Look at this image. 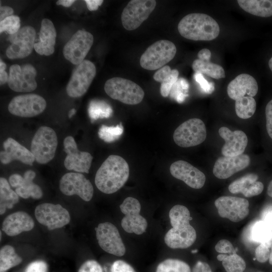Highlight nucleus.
I'll return each mask as SVG.
<instances>
[{"mask_svg":"<svg viewBox=\"0 0 272 272\" xmlns=\"http://www.w3.org/2000/svg\"><path fill=\"white\" fill-rule=\"evenodd\" d=\"M188 88L189 84L187 80L182 78H179L173 85L169 94L170 96L181 103L187 96Z\"/></svg>","mask_w":272,"mask_h":272,"instance_id":"ea45409f","label":"nucleus"},{"mask_svg":"<svg viewBox=\"0 0 272 272\" xmlns=\"http://www.w3.org/2000/svg\"><path fill=\"white\" fill-rule=\"evenodd\" d=\"M104 91L112 99L128 105H136L142 102L145 93L135 83L120 77L108 79L104 85Z\"/></svg>","mask_w":272,"mask_h":272,"instance_id":"7ed1b4c3","label":"nucleus"},{"mask_svg":"<svg viewBox=\"0 0 272 272\" xmlns=\"http://www.w3.org/2000/svg\"><path fill=\"white\" fill-rule=\"evenodd\" d=\"M262 220L266 223L272 228V206L264 210L262 215Z\"/></svg>","mask_w":272,"mask_h":272,"instance_id":"864d4df0","label":"nucleus"},{"mask_svg":"<svg viewBox=\"0 0 272 272\" xmlns=\"http://www.w3.org/2000/svg\"><path fill=\"white\" fill-rule=\"evenodd\" d=\"M95 231L98 243L103 250L117 256L125 254V246L115 225L109 222L102 223L95 228Z\"/></svg>","mask_w":272,"mask_h":272,"instance_id":"2eb2a0df","label":"nucleus"},{"mask_svg":"<svg viewBox=\"0 0 272 272\" xmlns=\"http://www.w3.org/2000/svg\"><path fill=\"white\" fill-rule=\"evenodd\" d=\"M239 6L245 11L261 17L272 16V0H238Z\"/></svg>","mask_w":272,"mask_h":272,"instance_id":"c756f323","label":"nucleus"},{"mask_svg":"<svg viewBox=\"0 0 272 272\" xmlns=\"http://www.w3.org/2000/svg\"><path fill=\"white\" fill-rule=\"evenodd\" d=\"M214 203L221 217L233 222L244 220L249 212V203L244 198L222 196L218 198Z\"/></svg>","mask_w":272,"mask_h":272,"instance_id":"f3484780","label":"nucleus"},{"mask_svg":"<svg viewBox=\"0 0 272 272\" xmlns=\"http://www.w3.org/2000/svg\"><path fill=\"white\" fill-rule=\"evenodd\" d=\"M78 272H103L102 267L96 260L90 259L84 262Z\"/></svg>","mask_w":272,"mask_h":272,"instance_id":"37998d69","label":"nucleus"},{"mask_svg":"<svg viewBox=\"0 0 272 272\" xmlns=\"http://www.w3.org/2000/svg\"><path fill=\"white\" fill-rule=\"evenodd\" d=\"M9 75L5 71H0V84H5L8 82Z\"/></svg>","mask_w":272,"mask_h":272,"instance_id":"4d7b16f0","label":"nucleus"},{"mask_svg":"<svg viewBox=\"0 0 272 272\" xmlns=\"http://www.w3.org/2000/svg\"><path fill=\"white\" fill-rule=\"evenodd\" d=\"M245 238L249 242L272 246V228L263 220L252 222L247 228Z\"/></svg>","mask_w":272,"mask_h":272,"instance_id":"cd10ccee","label":"nucleus"},{"mask_svg":"<svg viewBox=\"0 0 272 272\" xmlns=\"http://www.w3.org/2000/svg\"><path fill=\"white\" fill-rule=\"evenodd\" d=\"M22 261V258L16 252L14 247L6 245L0 250V272H6Z\"/></svg>","mask_w":272,"mask_h":272,"instance_id":"473e14b6","label":"nucleus"},{"mask_svg":"<svg viewBox=\"0 0 272 272\" xmlns=\"http://www.w3.org/2000/svg\"><path fill=\"white\" fill-rule=\"evenodd\" d=\"M156 272H191L189 265L177 259L168 258L160 262Z\"/></svg>","mask_w":272,"mask_h":272,"instance_id":"c9c22d12","label":"nucleus"},{"mask_svg":"<svg viewBox=\"0 0 272 272\" xmlns=\"http://www.w3.org/2000/svg\"><path fill=\"white\" fill-rule=\"evenodd\" d=\"M19 201V195L12 189L7 180L0 178V214L3 215L7 209H11Z\"/></svg>","mask_w":272,"mask_h":272,"instance_id":"7c9ffc66","label":"nucleus"},{"mask_svg":"<svg viewBox=\"0 0 272 272\" xmlns=\"http://www.w3.org/2000/svg\"><path fill=\"white\" fill-rule=\"evenodd\" d=\"M196 239V233L189 222L176 223L172 225L165 234L164 241L170 248H187L191 246Z\"/></svg>","mask_w":272,"mask_h":272,"instance_id":"6ab92c4d","label":"nucleus"},{"mask_svg":"<svg viewBox=\"0 0 272 272\" xmlns=\"http://www.w3.org/2000/svg\"><path fill=\"white\" fill-rule=\"evenodd\" d=\"M250 162V157L246 154L234 157L222 156L215 162L213 169V174L219 179H227L246 168Z\"/></svg>","mask_w":272,"mask_h":272,"instance_id":"412c9836","label":"nucleus"},{"mask_svg":"<svg viewBox=\"0 0 272 272\" xmlns=\"http://www.w3.org/2000/svg\"><path fill=\"white\" fill-rule=\"evenodd\" d=\"M268 260H269V263H270V264L272 265V246L271 247V248H270V255H269Z\"/></svg>","mask_w":272,"mask_h":272,"instance_id":"0e129e2a","label":"nucleus"},{"mask_svg":"<svg viewBox=\"0 0 272 272\" xmlns=\"http://www.w3.org/2000/svg\"><path fill=\"white\" fill-rule=\"evenodd\" d=\"M219 134L225 142L221 150L224 156L234 157L243 154L248 144L247 137L243 131H232L223 126L219 128Z\"/></svg>","mask_w":272,"mask_h":272,"instance_id":"4be33fe9","label":"nucleus"},{"mask_svg":"<svg viewBox=\"0 0 272 272\" xmlns=\"http://www.w3.org/2000/svg\"><path fill=\"white\" fill-rule=\"evenodd\" d=\"M129 168L121 156L111 155L98 169L95 183L97 188L106 194H112L120 189L127 181Z\"/></svg>","mask_w":272,"mask_h":272,"instance_id":"f257e3e1","label":"nucleus"},{"mask_svg":"<svg viewBox=\"0 0 272 272\" xmlns=\"http://www.w3.org/2000/svg\"><path fill=\"white\" fill-rule=\"evenodd\" d=\"M197 252V250H193L191 251V252L193 253H196Z\"/></svg>","mask_w":272,"mask_h":272,"instance_id":"338daca9","label":"nucleus"},{"mask_svg":"<svg viewBox=\"0 0 272 272\" xmlns=\"http://www.w3.org/2000/svg\"><path fill=\"white\" fill-rule=\"evenodd\" d=\"M76 112L75 109L73 108L71 109L69 113V117L71 118Z\"/></svg>","mask_w":272,"mask_h":272,"instance_id":"e2e57ef3","label":"nucleus"},{"mask_svg":"<svg viewBox=\"0 0 272 272\" xmlns=\"http://www.w3.org/2000/svg\"><path fill=\"white\" fill-rule=\"evenodd\" d=\"M258 92V85L256 80L251 75L242 74L231 81L227 87L229 97L236 100L247 95L254 97Z\"/></svg>","mask_w":272,"mask_h":272,"instance_id":"393cba45","label":"nucleus"},{"mask_svg":"<svg viewBox=\"0 0 272 272\" xmlns=\"http://www.w3.org/2000/svg\"><path fill=\"white\" fill-rule=\"evenodd\" d=\"M263 189V184L260 181H256L251 184L243 194L247 197L258 195L261 193Z\"/></svg>","mask_w":272,"mask_h":272,"instance_id":"de8ad7c7","label":"nucleus"},{"mask_svg":"<svg viewBox=\"0 0 272 272\" xmlns=\"http://www.w3.org/2000/svg\"><path fill=\"white\" fill-rule=\"evenodd\" d=\"M37 71L31 64L12 65L10 67L8 85L17 92H29L35 90L37 84L35 80Z\"/></svg>","mask_w":272,"mask_h":272,"instance_id":"4468645a","label":"nucleus"},{"mask_svg":"<svg viewBox=\"0 0 272 272\" xmlns=\"http://www.w3.org/2000/svg\"><path fill=\"white\" fill-rule=\"evenodd\" d=\"M34 222L27 213L18 211L8 216L4 220L2 230L8 235L14 236L23 232L31 230Z\"/></svg>","mask_w":272,"mask_h":272,"instance_id":"a878e982","label":"nucleus"},{"mask_svg":"<svg viewBox=\"0 0 272 272\" xmlns=\"http://www.w3.org/2000/svg\"><path fill=\"white\" fill-rule=\"evenodd\" d=\"M178 30L185 38L194 41H210L216 38L220 27L211 16L200 13H191L179 22Z\"/></svg>","mask_w":272,"mask_h":272,"instance_id":"f03ea898","label":"nucleus"},{"mask_svg":"<svg viewBox=\"0 0 272 272\" xmlns=\"http://www.w3.org/2000/svg\"><path fill=\"white\" fill-rule=\"evenodd\" d=\"M215 248L217 252L221 254H231L235 253L233 245L230 241L226 239L219 240L216 244Z\"/></svg>","mask_w":272,"mask_h":272,"instance_id":"c03bdc74","label":"nucleus"},{"mask_svg":"<svg viewBox=\"0 0 272 272\" xmlns=\"http://www.w3.org/2000/svg\"><path fill=\"white\" fill-rule=\"evenodd\" d=\"M192 67L195 73L205 74L215 79L225 77V71L222 66L211 62L210 60L196 59L193 61Z\"/></svg>","mask_w":272,"mask_h":272,"instance_id":"2f4dec72","label":"nucleus"},{"mask_svg":"<svg viewBox=\"0 0 272 272\" xmlns=\"http://www.w3.org/2000/svg\"><path fill=\"white\" fill-rule=\"evenodd\" d=\"M76 1L75 0H59L56 2L57 5H62L64 7H70Z\"/></svg>","mask_w":272,"mask_h":272,"instance_id":"13d9d810","label":"nucleus"},{"mask_svg":"<svg viewBox=\"0 0 272 272\" xmlns=\"http://www.w3.org/2000/svg\"><path fill=\"white\" fill-rule=\"evenodd\" d=\"M3 147L4 151L0 153V160L4 164L17 160L24 164L32 165L35 161L31 151L12 138H8L4 142Z\"/></svg>","mask_w":272,"mask_h":272,"instance_id":"b1692460","label":"nucleus"},{"mask_svg":"<svg viewBox=\"0 0 272 272\" xmlns=\"http://www.w3.org/2000/svg\"><path fill=\"white\" fill-rule=\"evenodd\" d=\"M94 41L93 35L84 30L77 31L66 43L63 48L64 58L74 64L78 65L85 59Z\"/></svg>","mask_w":272,"mask_h":272,"instance_id":"9d476101","label":"nucleus"},{"mask_svg":"<svg viewBox=\"0 0 272 272\" xmlns=\"http://www.w3.org/2000/svg\"><path fill=\"white\" fill-rule=\"evenodd\" d=\"M267 193L269 196L272 197V180L269 182L268 185Z\"/></svg>","mask_w":272,"mask_h":272,"instance_id":"bf43d9fd","label":"nucleus"},{"mask_svg":"<svg viewBox=\"0 0 272 272\" xmlns=\"http://www.w3.org/2000/svg\"><path fill=\"white\" fill-rule=\"evenodd\" d=\"M170 172L174 177L183 181L192 188H201L205 183L206 176L203 173L183 160L173 163L170 167Z\"/></svg>","mask_w":272,"mask_h":272,"instance_id":"aec40b11","label":"nucleus"},{"mask_svg":"<svg viewBox=\"0 0 272 272\" xmlns=\"http://www.w3.org/2000/svg\"><path fill=\"white\" fill-rule=\"evenodd\" d=\"M211 56L210 50L207 48H203L200 50L197 53V57L201 60H210Z\"/></svg>","mask_w":272,"mask_h":272,"instance_id":"6e6d98bb","label":"nucleus"},{"mask_svg":"<svg viewBox=\"0 0 272 272\" xmlns=\"http://www.w3.org/2000/svg\"><path fill=\"white\" fill-rule=\"evenodd\" d=\"M258 179V175L255 173L247 174L232 182L229 185V190L234 194H243Z\"/></svg>","mask_w":272,"mask_h":272,"instance_id":"e433bc0d","label":"nucleus"},{"mask_svg":"<svg viewBox=\"0 0 272 272\" xmlns=\"http://www.w3.org/2000/svg\"><path fill=\"white\" fill-rule=\"evenodd\" d=\"M6 64L3 62L2 59L0 60V71H5Z\"/></svg>","mask_w":272,"mask_h":272,"instance_id":"052dcab7","label":"nucleus"},{"mask_svg":"<svg viewBox=\"0 0 272 272\" xmlns=\"http://www.w3.org/2000/svg\"><path fill=\"white\" fill-rule=\"evenodd\" d=\"M119 208L124 215L121 225L125 232L137 235H141L145 232L147 222L140 215L141 204L137 199L127 197L124 199Z\"/></svg>","mask_w":272,"mask_h":272,"instance_id":"1a4fd4ad","label":"nucleus"},{"mask_svg":"<svg viewBox=\"0 0 272 272\" xmlns=\"http://www.w3.org/2000/svg\"><path fill=\"white\" fill-rule=\"evenodd\" d=\"M96 74V69L91 61L85 59L74 69L66 91L73 98L79 97L85 94L91 85Z\"/></svg>","mask_w":272,"mask_h":272,"instance_id":"0eeeda50","label":"nucleus"},{"mask_svg":"<svg viewBox=\"0 0 272 272\" xmlns=\"http://www.w3.org/2000/svg\"><path fill=\"white\" fill-rule=\"evenodd\" d=\"M35 175V172L31 170L26 171L23 177L18 174H14L10 176L9 183L15 188V191L19 196L23 198L31 197L39 199L42 197L43 192L40 187L33 182Z\"/></svg>","mask_w":272,"mask_h":272,"instance_id":"5701e85b","label":"nucleus"},{"mask_svg":"<svg viewBox=\"0 0 272 272\" xmlns=\"http://www.w3.org/2000/svg\"><path fill=\"white\" fill-rule=\"evenodd\" d=\"M176 50L172 42L167 40L157 41L149 46L141 55L140 65L149 71L161 68L174 57Z\"/></svg>","mask_w":272,"mask_h":272,"instance_id":"20e7f679","label":"nucleus"},{"mask_svg":"<svg viewBox=\"0 0 272 272\" xmlns=\"http://www.w3.org/2000/svg\"><path fill=\"white\" fill-rule=\"evenodd\" d=\"M111 272H136L128 263L122 260L115 261L111 265Z\"/></svg>","mask_w":272,"mask_h":272,"instance_id":"49530a36","label":"nucleus"},{"mask_svg":"<svg viewBox=\"0 0 272 272\" xmlns=\"http://www.w3.org/2000/svg\"><path fill=\"white\" fill-rule=\"evenodd\" d=\"M63 147L66 154L64 161L65 167L67 170L78 173H88L93 160L92 156L87 152L79 151L72 136H67L64 139Z\"/></svg>","mask_w":272,"mask_h":272,"instance_id":"a211bd4d","label":"nucleus"},{"mask_svg":"<svg viewBox=\"0 0 272 272\" xmlns=\"http://www.w3.org/2000/svg\"><path fill=\"white\" fill-rule=\"evenodd\" d=\"M47 263L42 260H36L29 263L25 272H47Z\"/></svg>","mask_w":272,"mask_h":272,"instance_id":"09e8293b","label":"nucleus"},{"mask_svg":"<svg viewBox=\"0 0 272 272\" xmlns=\"http://www.w3.org/2000/svg\"><path fill=\"white\" fill-rule=\"evenodd\" d=\"M46 107L45 99L36 94H27L13 98L8 105V110L13 115L32 117L41 114Z\"/></svg>","mask_w":272,"mask_h":272,"instance_id":"f8f14e48","label":"nucleus"},{"mask_svg":"<svg viewBox=\"0 0 272 272\" xmlns=\"http://www.w3.org/2000/svg\"><path fill=\"white\" fill-rule=\"evenodd\" d=\"M57 135L51 127L43 126L35 132L31 144V152L35 161L44 164L54 157L57 146Z\"/></svg>","mask_w":272,"mask_h":272,"instance_id":"39448f33","label":"nucleus"},{"mask_svg":"<svg viewBox=\"0 0 272 272\" xmlns=\"http://www.w3.org/2000/svg\"><path fill=\"white\" fill-rule=\"evenodd\" d=\"M256 103L253 97L246 96L235 100V111L242 119H248L255 113Z\"/></svg>","mask_w":272,"mask_h":272,"instance_id":"72a5a7b5","label":"nucleus"},{"mask_svg":"<svg viewBox=\"0 0 272 272\" xmlns=\"http://www.w3.org/2000/svg\"><path fill=\"white\" fill-rule=\"evenodd\" d=\"M123 131L121 123L115 126L102 125L98 131L99 137L104 142L111 143L117 140Z\"/></svg>","mask_w":272,"mask_h":272,"instance_id":"58836bf2","label":"nucleus"},{"mask_svg":"<svg viewBox=\"0 0 272 272\" xmlns=\"http://www.w3.org/2000/svg\"><path fill=\"white\" fill-rule=\"evenodd\" d=\"M59 187L63 194L77 195L86 201H90L94 193L92 183L80 173L69 172L63 175L59 181Z\"/></svg>","mask_w":272,"mask_h":272,"instance_id":"dca6fc26","label":"nucleus"},{"mask_svg":"<svg viewBox=\"0 0 272 272\" xmlns=\"http://www.w3.org/2000/svg\"><path fill=\"white\" fill-rule=\"evenodd\" d=\"M192 272H212V270L207 263L198 261L193 266Z\"/></svg>","mask_w":272,"mask_h":272,"instance_id":"3c124183","label":"nucleus"},{"mask_svg":"<svg viewBox=\"0 0 272 272\" xmlns=\"http://www.w3.org/2000/svg\"><path fill=\"white\" fill-rule=\"evenodd\" d=\"M268 65L269 67V69L272 72V57H271L268 61Z\"/></svg>","mask_w":272,"mask_h":272,"instance_id":"69168bd1","label":"nucleus"},{"mask_svg":"<svg viewBox=\"0 0 272 272\" xmlns=\"http://www.w3.org/2000/svg\"><path fill=\"white\" fill-rule=\"evenodd\" d=\"M222 263L227 272H243L246 268L245 261L236 253L226 255Z\"/></svg>","mask_w":272,"mask_h":272,"instance_id":"4c0bfd02","label":"nucleus"},{"mask_svg":"<svg viewBox=\"0 0 272 272\" xmlns=\"http://www.w3.org/2000/svg\"><path fill=\"white\" fill-rule=\"evenodd\" d=\"M226 255L227 254H220L217 256V258L219 261H222L226 257Z\"/></svg>","mask_w":272,"mask_h":272,"instance_id":"680f3d73","label":"nucleus"},{"mask_svg":"<svg viewBox=\"0 0 272 272\" xmlns=\"http://www.w3.org/2000/svg\"><path fill=\"white\" fill-rule=\"evenodd\" d=\"M205 123L200 119L193 118L181 124L175 130L173 138L175 144L182 148L196 146L206 139Z\"/></svg>","mask_w":272,"mask_h":272,"instance_id":"423d86ee","label":"nucleus"},{"mask_svg":"<svg viewBox=\"0 0 272 272\" xmlns=\"http://www.w3.org/2000/svg\"><path fill=\"white\" fill-rule=\"evenodd\" d=\"M87 8L89 10L93 11H96L98 7L103 3L102 0H86L85 1Z\"/></svg>","mask_w":272,"mask_h":272,"instance_id":"5fc2aeb1","label":"nucleus"},{"mask_svg":"<svg viewBox=\"0 0 272 272\" xmlns=\"http://www.w3.org/2000/svg\"><path fill=\"white\" fill-rule=\"evenodd\" d=\"M13 9L9 6H1L0 8V20L3 21L6 18L13 15Z\"/></svg>","mask_w":272,"mask_h":272,"instance_id":"603ef678","label":"nucleus"},{"mask_svg":"<svg viewBox=\"0 0 272 272\" xmlns=\"http://www.w3.org/2000/svg\"><path fill=\"white\" fill-rule=\"evenodd\" d=\"M266 129L269 137L272 140V99L265 107Z\"/></svg>","mask_w":272,"mask_h":272,"instance_id":"8fccbe9b","label":"nucleus"},{"mask_svg":"<svg viewBox=\"0 0 272 272\" xmlns=\"http://www.w3.org/2000/svg\"><path fill=\"white\" fill-rule=\"evenodd\" d=\"M39 35L40 41L34 44L36 52L46 56L52 54L54 51L56 31L51 21L46 18L42 20Z\"/></svg>","mask_w":272,"mask_h":272,"instance_id":"bb28decb","label":"nucleus"},{"mask_svg":"<svg viewBox=\"0 0 272 272\" xmlns=\"http://www.w3.org/2000/svg\"><path fill=\"white\" fill-rule=\"evenodd\" d=\"M36 31L30 26H24L9 37L11 42L6 54L10 59L23 58L29 55L34 48Z\"/></svg>","mask_w":272,"mask_h":272,"instance_id":"9b49d317","label":"nucleus"},{"mask_svg":"<svg viewBox=\"0 0 272 272\" xmlns=\"http://www.w3.org/2000/svg\"><path fill=\"white\" fill-rule=\"evenodd\" d=\"M271 247L265 244H260L255 249V259L260 263H264L269 259Z\"/></svg>","mask_w":272,"mask_h":272,"instance_id":"79ce46f5","label":"nucleus"},{"mask_svg":"<svg viewBox=\"0 0 272 272\" xmlns=\"http://www.w3.org/2000/svg\"><path fill=\"white\" fill-rule=\"evenodd\" d=\"M37 221L52 230L68 224L70 215L68 211L59 204L43 203L37 206L35 210Z\"/></svg>","mask_w":272,"mask_h":272,"instance_id":"ddd939ff","label":"nucleus"},{"mask_svg":"<svg viewBox=\"0 0 272 272\" xmlns=\"http://www.w3.org/2000/svg\"><path fill=\"white\" fill-rule=\"evenodd\" d=\"M111 107L105 102L101 100H92L89 106L88 113L91 120L108 118L112 114Z\"/></svg>","mask_w":272,"mask_h":272,"instance_id":"f704fd0d","label":"nucleus"},{"mask_svg":"<svg viewBox=\"0 0 272 272\" xmlns=\"http://www.w3.org/2000/svg\"><path fill=\"white\" fill-rule=\"evenodd\" d=\"M20 19L16 15H12L0 22V32H7L10 35L17 33L20 28Z\"/></svg>","mask_w":272,"mask_h":272,"instance_id":"a19ab883","label":"nucleus"},{"mask_svg":"<svg viewBox=\"0 0 272 272\" xmlns=\"http://www.w3.org/2000/svg\"><path fill=\"white\" fill-rule=\"evenodd\" d=\"M194 78L205 92L207 93L211 94L214 91V84L212 82L209 83L204 78L202 74L199 73H195L194 75Z\"/></svg>","mask_w":272,"mask_h":272,"instance_id":"a18cd8bd","label":"nucleus"},{"mask_svg":"<svg viewBox=\"0 0 272 272\" xmlns=\"http://www.w3.org/2000/svg\"><path fill=\"white\" fill-rule=\"evenodd\" d=\"M155 0H131L124 8L121 14V22L127 30L138 28L155 9Z\"/></svg>","mask_w":272,"mask_h":272,"instance_id":"6e6552de","label":"nucleus"},{"mask_svg":"<svg viewBox=\"0 0 272 272\" xmlns=\"http://www.w3.org/2000/svg\"><path fill=\"white\" fill-rule=\"evenodd\" d=\"M179 72L176 69L171 70L169 65H165L154 74L155 81L161 83L160 93L164 97L169 95L173 85L177 82Z\"/></svg>","mask_w":272,"mask_h":272,"instance_id":"c85d7f7f","label":"nucleus"}]
</instances>
